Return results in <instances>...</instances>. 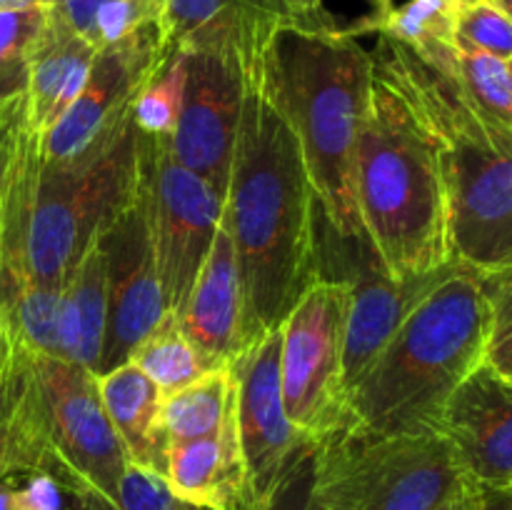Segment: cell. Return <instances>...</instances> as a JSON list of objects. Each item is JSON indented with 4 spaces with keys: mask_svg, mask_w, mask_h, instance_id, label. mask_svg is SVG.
I'll return each mask as SVG.
<instances>
[{
    "mask_svg": "<svg viewBox=\"0 0 512 510\" xmlns=\"http://www.w3.org/2000/svg\"><path fill=\"white\" fill-rule=\"evenodd\" d=\"M235 403V380L230 365L208 370L160 403V433L165 445L175 440L205 438L218 433Z\"/></svg>",
    "mask_w": 512,
    "mask_h": 510,
    "instance_id": "obj_24",
    "label": "cell"
},
{
    "mask_svg": "<svg viewBox=\"0 0 512 510\" xmlns=\"http://www.w3.org/2000/svg\"><path fill=\"white\" fill-rule=\"evenodd\" d=\"M165 488L193 508L203 510H258L240 450L235 403L218 433L165 445Z\"/></svg>",
    "mask_w": 512,
    "mask_h": 510,
    "instance_id": "obj_18",
    "label": "cell"
},
{
    "mask_svg": "<svg viewBox=\"0 0 512 510\" xmlns=\"http://www.w3.org/2000/svg\"><path fill=\"white\" fill-rule=\"evenodd\" d=\"M293 20L300 18L285 0H165L158 25L165 48L223 55L248 75Z\"/></svg>",
    "mask_w": 512,
    "mask_h": 510,
    "instance_id": "obj_17",
    "label": "cell"
},
{
    "mask_svg": "<svg viewBox=\"0 0 512 510\" xmlns=\"http://www.w3.org/2000/svg\"><path fill=\"white\" fill-rule=\"evenodd\" d=\"M265 75L303 150L323 223L340 240H368L355 213L353 158L370 98V50L335 18L293 20L275 33Z\"/></svg>",
    "mask_w": 512,
    "mask_h": 510,
    "instance_id": "obj_3",
    "label": "cell"
},
{
    "mask_svg": "<svg viewBox=\"0 0 512 510\" xmlns=\"http://www.w3.org/2000/svg\"><path fill=\"white\" fill-rule=\"evenodd\" d=\"M180 53L185 70L183 105L173 138L168 140L170 155L213 185L225 200L243 110L245 73L223 55L205 50Z\"/></svg>",
    "mask_w": 512,
    "mask_h": 510,
    "instance_id": "obj_15",
    "label": "cell"
},
{
    "mask_svg": "<svg viewBox=\"0 0 512 510\" xmlns=\"http://www.w3.org/2000/svg\"><path fill=\"white\" fill-rule=\"evenodd\" d=\"M105 3L108 0H55V5L50 10L90 43V30H93L95 13Z\"/></svg>",
    "mask_w": 512,
    "mask_h": 510,
    "instance_id": "obj_35",
    "label": "cell"
},
{
    "mask_svg": "<svg viewBox=\"0 0 512 510\" xmlns=\"http://www.w3.org/2000/svg\"><path fill=\"white\" fill-rule=\"evenodd\" d=\"M100 233V230H98ZM108 320V280L100 238L83 250L63 280L55 358L95 373L100 363Z\"/></svg>",
    "mask_w": 512,
    "mask_h": 510,
    "instance_id": "obj_21",
    "label": "cell"
},
{
    "mask_svg": "<svg viewBox=\"0 0 512 510\" xmlns=\"http://www.w3.org/2000/svg\"><path fill=\"white\" fill-rule=\"evenodd\" d=\"M455 40L483 53L512 58V20L510 13L490 0H458Z\"/></svg>",
    "mask_w": 512,
    "mask_h": 510,
    "instance_id": "obj_29",
    "label": "cell"
},
{
    "mask_svg": "<svg viewBox=\"0 0 512 510\" xmlns=\"http://www.w3.org/2000/svg\"><path fill=\"white\" fill-rule=\"evenodd\" d=\"M165 58L158 23L95 50L83 90L40 138L43 168L73 175L108 158L133 128L135 100Z\"/></svg>",
    "mask_w": 512,
    "mask_h": 510,
    "instance_id": "obj_8",
    "label": "cell"
},
{
    "mask_svg": "<svg viewBox=\"0 0 512 510\" xmlns=\"http://www.w3.org/2000/svg\"><path fill=\"white\" fill-rule=\"evenodd\" d=\"M285 5H288L300 20H308V23H323V20L333 18V15L325 10L323 0H285Z\"/></svg>",
    "mask_w": 512,
    "mask_h": 510,
    "instance_id": "obj_36",
    "label": "cell"
},
{
    "mask_svg": "<svg viewBox=\"0 0 512 510\" xmlns=\"http://www.w3.org/2000/svg\"><path fill=\"white\" fill-rule=\"evenodd\" d=\"M140 135L148 215L165 315L178 318L223 220V195L170 155L168 140Z\"/></svg>",
    "mask_w": 512,
    "mask_h": 510,
    "instance_id": "obj_11",
    "label": "cell"
},
{
    "mask_svg": "<svg viewBox=\"0 0 512 510\" xmlns=\"http://www.w3.org/2000/svg\"><path fill=\"white\" fill-rule=\"evenodd\" d=\"M485 288L490 298L485 363L512 380V268L485 273Z\"/></svg>",
    "mask_w": 512,
    "mask_h": 510,
    "instance_id": "obj_30",
    "label": "cell"
},
{
    "mask_svg": "<svg viewBox=\"0 0 512 510\" xmlns=\"http://www.w3.org/2000/svg\"><path fill=\"white\" fill-rule=\"evenodd\" d=\"M328 228V225H325ZM333 255L348 283V318H345L343 343V380L345 395L368 373L388 340L398 333L415 305L448 278L455 260L445 268L418 278L395 280L380 268L368 240H340L333 235Z\"/></svg>",
    "mask_w": 512,
    "mask_h": 510,
    "instance_id": "obj_14",
    "label": "cell"
},
{
    "mask_svg": "<svg viewBox=\"0 0 512 510\" xmlns=\"http://www.w3.org/2000/svg\"><path fill=\"white\" fill-rule=\"evenodd\" d=\"M373 58L418 110L438 148L453 260L480 273L512 268V135L495 128L455 78L388 35Z\"/></svg>",
    "mask_w": 512,
    "mask_h": 510,
    "instance_id": "obj_5",
    "label": "cell"
},
{
    "mask_svg": "<svg viewBox=\"0 0 512 510\" xmlns=\"http://www.w3.org/2000/svg\"><path fill=\"white\" fill-rule=\"evenodd\" d=\"M450 510H512V490L488 488L465 478Z\"/></svg>",
    "mask_w": 512,
    "mask_h": 510,
    "instance_id": "obj_34",
    "label": "cell"
},
{
    "mask_svg": "<svg viewBox=\"0 0 512 510\" xmlns=\"http://www.w3.org/2000/svg\"><path fill=\"white\" fill-rule=\"evenodd\" d=\"M95 385L105 415L118 433L130 463L160 475L165 438L158 423L163 403L158 385L130 360L95 375Z\"/></svg>",
    "mask_w": 512,
    "mask_h": 510,
    "instance_id": "obj_22",
    "label": "cell"
},
{
    "mask_svg": "<svg viewBox=\"0 0 512 510\" xmlns=\"http://www.w3.org/2000/svg\"><path fill=\"white\" fill-rule=\"evenodd\" d=\"M183 53L168 48V58L160 65L155 78L140 90L133 105V125L138 133L155 140H170L183 105Z\"/></svg>",
    "mask_w": 512,
    "mask_h": 510,
    "instance_id": "obj_27",
    "label": "cell"
},
{
    "mask_svg": "<svg viewBox=\"0 0 512 510\" xmlns=\"http://www.w3.org/2000/svg\"><path fill=\"white\" fill-rule=\"evenodd\" d=\"M318 443H308L293 460L260 510H330L315 490Z\"/></svg>",
    "mask_w": 512,
    "mask_h": 510,
    "instance_id": "obj_32",
    "label": "cell"
},
{
    "mask_svg": "<svg viewBox=\"0 0 512 510\" xmlns=\"http://www.w3.org/2000/svg\"><path fill=\"white\" fill-rule=\"evenodd\" d=\"M163 5L165 0H108L95 13L90 45L98 50L103 45L128 38L130 33L145 28V25L160 23Z\"/></svg>",
    "mask_w": 512,
    "mask_h": 510,
    "instance_id": "obj_31",
    "label": "cell"
},
{
    "mask_svg": "<svg viewBox=\"0 0 512 510\" xmlns=\"http://www.w3.org/2000/svg\"><path fill=\"white\" fill-rule=\"evenodd\" d=\"M55 0H0V10H33L53 8Z\"/></svg>",
    "mask_w": 512,
    "mask_h": 510,
    "instance_id": "obj_37",
    "label": "cell"
},
{
    "mask_svg": "<svg viewBox=\"0 0 512 510\" xmlns=\"http://www.w3.org/2000/svg\"><path fill=\"white\" fill-rule=\"evenodd\" d=\"M105 255L108 280V320H105L103 353L95 375L128 363L140 340L165 315L155 268L153 235L148 215V173L138 135L135 173L123 195L98 233Z\"/></svg>",
    "mask_w": 512,
    "mask_h": 510,
    "instance_id": "obj_12",
    "label": "cell"
},
{
    "mask_svg": "<svg viewBox=\"0 0 512 510\" xmlns=\"http://www.w3.org/2000/svg\"><path fill=\"white\" fill-rule=\"evenodd\" d=\"M353 198L360 228L390 278H418L453 263L438 148L418 110L375 58L355 143Z\"/></svg>",
    "mask_w": 512,
    "mask_h": 510,
    "instance_id": "obj_2",
    "label": "cell"
},
{
    "mask_svg": "<svg viewBox=\"0 0 512 510\" xmlns=\"http://www.w3.org/2000/svg\"><path fill=\"white\" fill-rule=\"evenodd\" d=\"M455 83L485 120L512 135V70L510 60L483 53L455 40Z\"/></svg>",
    "mask_w": 512,
    "mask_h": 510,
    "instance_id": "obj_26",
    "label": "cell"
},
{
    "mask_svg": "<svg viewBox=\"0 0 512 510\" xmlns=\"http://www.w3.org/2000/svg\"><path fill=\"white\" fill-rule=\"evenodd\" d=\"M450 505H453V503H450ZM450 505H445V508H440V510H450Z\"/></svg>",
    "mask_w": 512,
    "mask_h": 510,
    "instance_id": "obj_43",
    "label": "cell"
},
{
    "mask_svg": "<svg viewBox=\"0 0 512 510\" xmlns=\"http://www.w3.org/2000/svg\"><path fill=\"white\" fill-rule=\"evenodd\" d=\"M455 18H458V0H408L400 8H390L380 18L368 15L348 30L353 35H388L395 43L413 50L435 70L453 75L455 48H458Z\"/></svg>",
    "mask_w": 512,
    "mask_h": 510,
    "instance_id": "obj_23",
    "label": "cell"
},
{
    "mask_svg": "<svg viewBox=\"0 0 512 510\" xmlns=\"http://www.w3.org/2000/svg\"><path fill=\"white\" fill-rule=\"evenodd\" d=\"M485 273L455 263L348 390V423L368 433H438L445 400L485 360Z\"/></svg>",
    "mask_w": 512,
    "mask_h": 510,
    "instance_id": "obj_6",
    "label": "cell"
},
{
    "mask_svg": "<svg viewBox=\"0 0 512 510\" xmlns=\"http://www.w3.org/2000/svg\"><path fill=\"white\" fill-rule=\"evenodd\" d=\"M490 3H495V5H498V8H503L505 13H510V5H512V0H490Z\"/></svg>",
    "mask_w": 512,
    "mask_h": 510,
    "instance_id": "obj_40",
    "label": "cell"
},
{
    "mask_svg": "<svg viewBox=\"0 0 512 510\" xmlns=\"http://www.w3.org/2000/svg\"><path fill=\"white\" fill-rule=\"evenodd\" d=\"M178 325L185 338L215 365H228L248 345L243 285L225 218L220 220L183 313L178 315Z\"/></svg>",
    "mask_w": 512,
    "mask_h": 510,
    "instance_id": "obj_19",
    "label": "cell"
},
{
    "mask_svg": "<svg viewBox=\"0 0 512 510\" xmlns=\"http://www.w3.org/2000/svg\"><path fill=\"white\" fill-rule=\"evenodd\" d=\"M318 215L303 150L275 103L263 63L245 75L223 200L243 285L248 343L278 328L318 278Z\"/></svg>",
    "mask_w": 512,
    "mask_h": 510,
    "instance_id": "obj_1",
    "label": "cell"
},
{
    "mask_svg": "<svg viewBox=\"0 0 512 510\" xmlns=\"http://www.w3.org/2000/svg\"><path fill=\"white\" fill-rule=\"evenodd\" d=\"M235 380V423L255 503H265L300 450L305 438L288 420L280 388V325L250 340L230 360Z\"/></svg>",
    "mask_w": 512,
    "mask_h": 510,
    "instance_id": "obj_13",
    "label": "cell"
},
{
    "mask_svg": "<svg viewBox=\"0 0 512 510\" xmlns=\"http://www.w3.org/2000/svg\"><path fill=\"white\" fill-rule=\"evenodd\" d=\"M438 433L448 440L465 478L512 490V380L480 363L450 393Z\"/></svg>",
    "mask_w": 512,
    "mask_h": 510,
    "instance_id": "obj_16",
    "label": "cell"
},
{
    "mask_svg": "<svg viewBox=\"0 0 512 510\" xmlns=\"http://www.w3.org/2000/svg\"><path fill=\"white\" fill-rule=\"evenodd\" d=\"M178 510H203V508H193V505H188V503H180Z\"/></svg>",
    "mask_w": 512,
    "mask_h": 510,
    "instance_id": "obj_41",
    "label": "cell"
},
{
    "mask_svg": "<svg viewBox=\"0 0 512 510\" xmlns=\"http://www.w3.org/2000/svg\"><path fill=\"white\" fill-rule=\"evenodd\" d=\"M3 350H5V338H3V330H0V358H3Z\"/></svg>",
    "mask_w": 512,
    "mask_h": 510,
    "instance_id": "obj_42",
    "label": "cell"
},
{
    "mask_svg": "<svg viewBox=\"0 0 512 510\" xmlns=\"http://www.w3.org/2000/svg\"><path fill=\"white\" fill-rule=\"evenodd\" d=\"M368 3L373 5V13L370 15H375V18H380V15H385L393 8V0H368Z\"/></svg>",
    "mask_w": 512,
    "mask_h": 510,
    "instance_id": "obj_39",
    "label": "cell"
},
{
    "mask_svg": "<svg viewBox=\"0 0 512 510\" xmlns=\"http://www.w3.org/2000/svg\"><path fill=\"white\" fill-rule=\"evenodd\" d=\"M128 453L80 365L5 345L0 358V478L45 473L78 503L120 505Z\"/></svg>",
    "mask_w": 512,
    "mask_h": 510,
    "instance_id": "obj_4",
    "label": "cell"
},
{
    "mask_svg": "<svg viewBox=\"0 0 512 510\" xmlns=\"http://www.w3.org/2000/svg\"><path fill=\"white\" fill-rule=\"evenodd\" d=\"M130 363L138 365L163 395L175 393L208 370L220 368L185 338L173 315H163L160 323L140 340L130 355Z\"/></svg>",
    "mask_w": 512,
    "mask_h": 510,
    "instance_id": "obj_25",
    "label": "cell"
},
{
    "mask_svg": "<svg viewBox=\"0 0 512 510\" xmlns=\"http://www.w3.org/2000/svg\"><path fill=\"white\" fill-rule=\"evenodd\" d=\"M135 125L118 148L83 173H55L40 160L28 235V265L33 280L63 285L75 260L128 193L135 173Z\"/></svg>",
    "mask_w": 512,
    "mask_h": 510,
    "instance_id": "obj_10",
    "label": "cell"
},
{
    "mask_svg": "<svg viewBox=\"0 0 512 510\" xmlns=\"http://www.w3.org/2000/svg\"><path fill=\"white\" fill-rule=\"evenodd\" d=\"M65 490L45 473H30L20 488H13V510H68Z\"/></svg>",
    "mask_w": 512,
    "mask_h": 510,
    "instance_id": "obj_33",
    "label": "cell"
},
{
    "mask_svg": "<svg viewBox=\"0 0 512 510\" xmlns=\"http://www.w3.org/2000/svg\"><path fill=\"white\" fill-rule=\"evenodd\" d=\"M348 283L318 275L280 323V388L285 415L320 443L348 423L343 380Z\"/></svg>",
    "mask_w": 512,
    "mask_h": 510,
    "instance_id": "obj_9",
    "label": "cell"
},
{
    "mask_svg": "<svg viewBox=\"0 0 512 510\" xmlns=\"http://www.w3.org/2000/svg\"><path fill=\"white\" fill-rule=\"evenodd\" d=\"M440 433H368L343 425L318 443L315 490L330 510H440L463 488Z\"/></svg>",
    "mask_w": 512,
    "mask_h": 510,
    "instance_id": "obj_7",
    "label": "cell"
},
{
    "mask_svg": "<svg viewBox=\"0 0 512 510\" xmlns=\"http://www.w3.org/2000/svg\"><path fill=\"white\" fill-rule=\"evenodd\" d=\"M48 8L0 10V105L28 90V60Z\"/></svg>",
    "mask_w": 512,
    "mask_h": 510,
    "instance_id": "obj_28",
    "label": "cell"
},
{
    "mask_svg": "<svg viewBox=\"0 0 512 510\" xmlns=\"http://www.w3.org/2000/svg\"><path fill=\"white\" fill-rule=\"evenodd\" d=\"M95 48L48 8L28 60V120L43 138L70 108L88 78Z\"/></svg>",
    "mask_w": 512,
    "mask_h": 510,
    "instance_id": "obj_20",
    "label": "cell"
},
{
    "mask_svg": "<svg viewBox=\"0 0 512 510\" xmlns=\"http://www.w3.org/2000/svg\"><path fill=\"white\" fill-rule=\"evenodd\" d=\"M13 478H0V510H13Z\"/></svg>",
    "mask_w": 512,
    "mask_h": 510,
    "instance_id": "obj_38",
    "label": "cell"
}]
</instances>
